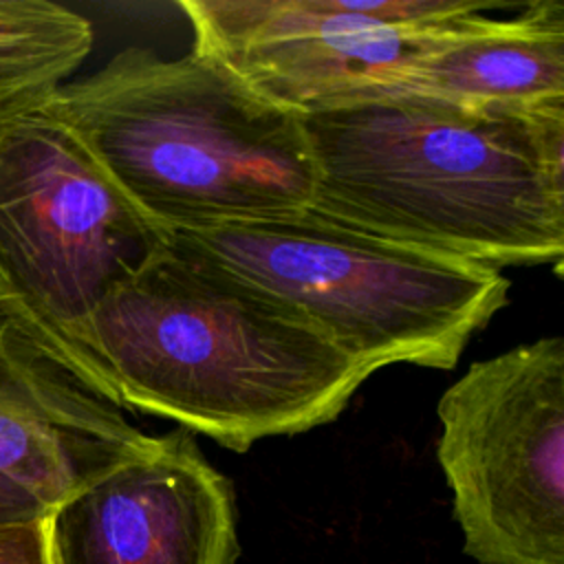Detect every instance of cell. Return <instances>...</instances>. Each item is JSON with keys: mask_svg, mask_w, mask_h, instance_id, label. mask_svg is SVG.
<instances>
[{"mask_svg": "<svg viewBox=\"0 0 564 564\" xmlns=\"http://www.w3.org/2000/svg\"><path fill=\"white\" fill-rule=\"evenodd\" d=\"M381 93L434 97L482 110L564 99V4L538 0L509 20L465 18Z\"/></svg>", "mask_w": 564, "mask_h": 564, "instance_id": "cell-10", "label": "cell"}, {"mask_svg": "<svg viewBox=\"0 0 564 564\" xmlns=\"http://www.w3.org/2000/svg\"><path fill=\"white\" fill-rule=\"evenodd\" d=\"M311 212L487 264L564 260V99L482 110L381 93L300 115Z\"/></svg>", "mask_w": 564, "mask_h": 564, "instance_id": "cell-1", "label": "cell"}, {"mask_svg": "<svg viewBox=\"0 0 564 564\" xmlns=\"http://www.w3.org/2000/svg\"><path fill=\"white\" fill-rule=\"evenodd\" d=\"M51 511L53 509L29 487L0 471V529L48 518Z\"/></svg>", "mask_w": 564, "mask_h": 564, "instance_id": "cell-13", "label": "cell"}, {"mask_svg": "<svg viewBox=\"0 0 564 564\" xmlns=\"http://www.w3.org/2000/svg\"><path fill=\"white\" fill-rule=\"evenodd\" d=\"M165 242L44 97L0 108V308L115 408L90 317Z\"/></svg>", "mask_w": 564, "mask_h": 564, "instance_id": "cell-5", "label": "cell"}, {"mask_svg": "<svg viewBox=\"0 0 564 564\" xmlns=\"http://www.w3.org/2000/svg\"><path fill=\"white\" fill-rule=\"evenodd\" d=\"M194 48L267 99L315 112L366 97L425 57L480 0H183Z\"/></svg>", "mask_w": 564, "mask_h": 564, "instance_id": "cell-7", "label": "cell"}, {"mask_svg": "<svg viewBox=\"0 0 564 564\" xmlns=\"http://www.w3.org/2000/svg\"><path fill=\"white\" fill-rule=\"evenodd\" d=\"M167 238L286 300L372 372L392 364L449 370L509 304L511 282L500 269L394 242L311 209Z\"/></svg>", "mask_w": 564, "mask_h": 564, "instance_id": "cell-4", "label": "cell"}, {"mask_svg": "<svg viewBox=\"0 0 564 564\" xmlns=\"http://www.w3.org/2000/svg\"><path fill=\"white\" fill-rule=\"evenodd\" d=\"M90 337L119 408L234 452L337 419L372 375L300 308L170 238L99 302Z\"/></svg>", "mask_w": 564, "mask_h": 564, "instance_id": "cell-2", "label": "cell"}, {"mask_svg": "<svg viewBox=\"0 0 564 564\" xmlns=\"http://www.w3.org/2000/svg\"><path fill=\"white\" fill-rule=\"evenodd\" d=\"M93 24L48 0H0V108L51 95L93 48Z\"/></svg>", "mask_w": 564, "mask_h": 564, "instance_id": "cell-11", "label": "cell"}, {"mask_svg": "<svg viewBox=\"0 0 564 564\" xmlns=\"http://www.w3.org/2000/svg\"><path fill=\"white\" fill-rule=\"evenodd\" d=\"M44 104L167 236L311 207L302 117L209 53L165 59L128 46Z\"/></svg>", "mask_w": 564, "mask_h": 564, "instance_id": "cell-3", "label": "cell"}, {"mask_svg": "<svg viewBox=\"0 0 564 564\" xmlns=\"http://www.w3.org/2000/svg\"><path fill=\"white\" fill-rule=\"evenodd\" d=\"M156 443L0 308V471L51 509Z\"/></svg>", "mask_w": 564, "mask_h": 564, "instance_id": "cell-9", "label": "cell"}, {"mask_svg": "<svg viewBox=\"0 0 564 564\" xmlns=\"http://www.w3.org/2000/svg\"><path fill=\"white\" fill-rule=\"evenodd\" d=\"M0 564H51L48 518L0 529Z\"/></svg>", "mask_w": 564, "mask_h": 564, "instance_id": "cell-12", "label": "cell"}, {"mask_svg": "<svg viewBox=\"0 0 564 564\" xmlns=\"http://www.w3.org/2000/svg\"><path fill=\"white\" fill-rule=\"evenodd\" d=\"M436 414L465 553L480 564H564V339L474 361Z\"/></svg>", "mask_w": 564, "mask_h": 564, "instance_id": "cell-6", "label": "cell"}, {"mask_svg": "<svg viewBox=\"0 0 564 564\" xmlns=\"http://www.w3.org/2000/svg\"><path fill=\"white\" fill-rule=\"evenodd\" d=\"M51 564H234L227 478L183 427L55 507Z\"/></svg>", "mask_w": 564, "mask_h": 564, "instance_id": "cell-8", "label": "cell"}]
</instances>
